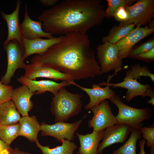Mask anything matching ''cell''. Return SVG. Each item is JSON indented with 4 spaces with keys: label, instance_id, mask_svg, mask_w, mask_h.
I'll return each mask as SVG.
<instances>
[{
    "label": "cell",
    "instance_id": "obj_17",
    "mask_svg": "<svg viewBox=\"0 0 154 154\" xmlns=\"http://www.w3.org/2000/svg\"><path fill=\"white\" fill-rule=\"evenodd\" d=\"M35 94L24 85L13 89L11 100L22 117L28 116L29 112L33 107L31 98Z\"/></svg>",
    "mask_w": 154,
    "mask_h": 154
},
{
    "label": "cell",
    "instance_id": "obj_5",
    "mask_svg": "<svg viewBox=\"0 0 154 154\" xmlns=\"http://www.w3.org/2000/svg\"><path fill=\"white\" fill-rule=\"evenodd\" d=\"M3 47L7 55V67L4 75L1 81L8 85L11 83L16 71L18 69H24L26 64L24 59V49L22 43L13 39L4 42Z\"/></svg>",
    "mask_w": 154,
    "mask_h": 154
},
{
    "label": "cell",
    "instance_id": "obj_8",
    "mask_svg": "<svg viewBox=\"0 0 154 154\" xmlns=\"http://www.w3.org/2000/svg\"><path fill=\"white\" fill-rule=\"evenodd\" d=\"M82 121L80 119L72 123L59 121L52 125L42 122L40 124L41 135L52 137L60 143L65 140L72 141L75 138V133Z\"/></svg>",
    "mask_w": 154,
    "mask_h": 154
},
{
    "label": "cell",
    "instance_id": "obj_24",
    "mask_svg": "<svg viewBox=\"0 0 154 154\" xmlns=\"http://www.w3.org/2000/svg\"><path fill=\"white\" fill-rule=\"evenodd\" d=\"M35 142L42 154H74V151L77 147L74 142L67 140L64 141L61 145L52 148L48 146L42 145L39 142L38 139Z\"/></svg>",
    "mask_w": 154,
    "mask_h": 154
},
{
    "label": "cell",
    "instance_id": "obj_20",
    "mask_svg": "<svg viewBox=\"0 0 154 154\" xmlns=\"http://www.w3.org/2000/svg\"><path fill=\"white\" fill-rule=\"evenodd\" d=\"M22 2L19 0L17 1L16 7L14 11L11 14H7L3 11L1 12L2 17L6 21L8 29V35L4 42L10 40L16 39L22 43V33L19 23V13Z\"/></svg>",
    "mask_w": 154,
    "mask_h": 154
},
{
    "label": "cell",
    "instance_id": "obj_25",
    "mask_svg": "<svg viewBox=\"0 0 154 154\" xmlns=\"http://www.w3.org/2000/svg\"><path fill=\"white\" fill-rule=\"evenodd\" d=\"M128 140L122 146L114 150L113 154H136L137 142L141 135V129L133 128Z\"/></svg>",
    "mask_w": 154,
    "mask_h": 154
},
{
    "label": "cell",
    "instance_id": "obj_15",
    "mask_svg": "<svg viewBox=\"0 0 154 154\" xmlns=\"http://www.w3.org/2000/svg\"><path fill=\"white\" fill-rule=\"evenodd\" d=\"M17 80L22 85L27 86L31 92L36 94H40L49 92L54 96L62 88L71 85L68 81L57 83L49 80H36L29 79L23 76L17 78Z\"/></svg>",
    "mask_w": 154,
    "mask_h": 154
},
{
    "label": "cell",
    "instance_id": "obj_30",
    "mask_svg": "<svg viewBox=\"0 0 154 154\" xmlns=\"http://www.w3.org/2000/svg\"><path fill=\"white\" fill-rule=\"evenodd\" d=\"M13 89L12 86L5 84L0 81V105L11 100Z\"/></svg>",
    "mask_w": 154,
    "mask_h": 154
},
{
    "label": "cell",
    "instance_id": "obj_19",
    "mask_svg": "<svg viewBox=\"0 0 154 154\" xmlns=\"http://www.w3.org/2000/svg\"><path fill=\"white\" fill-rule=\"evenodd\" d=\"M104 131H93L91 133L84 135L76 133L80 143L76 154H98V148L103 139Z\"/></svg>",
    "mask_w": 154,
    "mask_h": 154
},
{
    "label": "cell",
    "instance_id": "obj_23",
    "mask_svg": "<svg viewBox=\"0 0 154 154\" xmlns=\"http://www.w3.org/2000/svg\"><path fill=\"white\" fill-rule=\"evenodd\" d=\"M135 26L134 23L122 26L115 25L109 30L108 35L102 38V42L116 43L125 37Z\"/></svg>",
    "mask_w": 154,
    "mask_h": 154
},
{
    "label": "cell",
    "instance_id": "obj_31",
    "mask_svg": "<svg viewBox=\"0 0 154 154\" xmlns=\"http://www.w3.org/2000/svg\"><path fill=\"white\" fill-rule=\"evenodd\" d=\"M154 47V40L151 39L132 49L128 54L127 57L131 58L134 56L146 52Z\"/></svg>",
    "mask_w": 154,
    "mask_h": 154
},
{
    "label": "cell",
    "instance_id": "obj_16",
    "mask_svg": "<svg viewBox=\"0 0 154 154\" xmlns=\"http://www.w3.org/2000/svg\"><path fill=\"white\" fill-rule=\"evenodd\" d=\"M64 37L61 36L46 39L39 38L29 39L22 36L21 41L24 49V59L33 54L40 55L44 53L52 46L59 42Z\"/></svg>",
    "mask_w": 154,
    "mask_h": 154
},
{
    "label": "cell",
    "instance_id": "obj_3",
    "mask_svg": "<svg viewBox=\"0 0 154 154\" xmlns=\"http://www.w3.org/2000/svg\"><path fill=\"white\" fill-rule=\"evenodd\" d=\"M82 95L74 94L64 88L52 98L51 110L56 122H64L77 115L81 112L82 105Z\"/></svg>",
    "mask_w": 154,
    "mask_h": 154
},
{
    "label": "cell",
    "instance_id": "obj_27",
    "mask_svg": "<svg viewBox=\"0 0 154 154\" xmlns=\"http://www.w3.org/2000/svg\"><path fill=\"white\" fill-rule=\"evenodd\" d=\"M108 6L105 10L104 17L106 18L113 17L116 10L122 6H130L137 0H107Z\"/></svg>",
    "mask_w": 154,
    "mask_h": 154
},
{
    "label": "cell",
    "instance_id": "obj_6",
    "mask_svg": "<svg viewBox=\"0 0 154 154\" xmlns=\"http://www.w3.org/2000/svg\"><path fill=\"white\" fill-rule=\"evenodd\" d=\"M132 5L125 6L128 18L118 25L124 26L134 23L136 27L145 25L154 16V0H139Z\"/></svg>",
    "mask_w": 154,
    "mask_h": 154
},
{
    "label": "cell",
    "instance_id": "obj_1",
    "mask_svg": "<svg viewBox=\"0 0 154 154\" xmlns=\"http://www.w3.org/2000/svg\"><path fill=\"white\" fill-rule=\"evenodd\" d=\"M95 54L86 34L72 32L65 34L44 53L33 57L30 61L50 67L77 80L103 74Z\"/></svg>",
    "mask_w": 154,
    "mask_h": 154
},
{
    "label": "cell",
    "instance_id": "obj_11",
    "mask_svg": "<svg viewBox=\"0 0 154 154\" xmlns=\"http://www.w3.org/2000/svg\"><path fill=\"white\" fill-rule=\"evenodd\" d=\"M154 32V28H150L147 25L133 29L125 37L115 43L118 49L119 58L122 60L127 57L135 44Z\"/></svg>",
    "mask_w": 154,
    "mask_h": 154
},
{
    "label": "cell",
    "instance_id": "obj_36",
    "mask_svg": "<svg viewBox=\"0 0 154 154\" xmlns=\"http://www.w3.org/2000/svg\"><path fill=\"white\" fill-rule=\"evenodd\" d=\"M146 140L143 139L139 141V146L140 148V152L139 154H146L144 150V146Z\"/></svg>",
    "mask_w": 154,
    "mask_h": 154
},
{
    "label": "cell",
    "instance_id": "obj_7",
    "mask_svg": "<svg viewBox=\"0 0 154 154\" xmlns=\"http://www.w3.org/2000/svg\"><path fill=\"white\" fill-rule=\"evenodd\" d=\"M97 57L102 73L114 71V75L123 69L122 61L119 57L118 50L115 44L104 43L96 47Z\"/></svg>",
    "mask_w": 154,
    "mask_h": 154
},
{
    "label": "cell",
    "instance_id": "obj_13",
    "mask_svg": "<svg viewBox=\"0 0 154 154\" xmlns=\"http://www.w3.org/2000/svg\"><path fill=\"white\" fill-rule=\"evenodd\" d=\"M71 85H73L79 88L85 92L90 98L89 102L84 107L86 110H91L105 100L110 99L116 94L110 88V86L104 82L98 84H94L92 88L82 87L76 83L74 80L68 81Z\"/></svg>",
    "mask_w": 154,
    "mask_h": 154
},
{
    "label": "cell",
    "instance_id": "obj_12",
    "mask_svg": "<svg viewBox=\"0 0 154 154\" xmlns=\"http://www.w3.org/2000/svg\"><path fill=\"white\" fill-rule=\"evenodd\" d=\"M133 128L128 125L116 124L105 129L102 141L98 148L97 154H103L105 148L113 144L124 143Z\"/></svg>",
    "mask_w": 154,
    "mask_h": 154
},
{
    "label": "cell",
    "instance_id": "obj_28",
    "mask_svg": "<svg viewBox=\"0 0 154 154\" xmlns=\"http://www.w3.org/2000/svg\"><path fill=\"white\" fill-rule=\"evenodd\" d=\"M133 78L137 80L141 76L149 77L152 81L154 82V74L151 72L146 66L141 67L140 64L137 63L130 66Z\"/></svg>",
    "mask_w": 154,
    "mask_h": 154
},
{
    "label": "cell",
    "instance_id": "obj_32",
    "mask_svg": "<svg viewBox=\"0 0 154 154\" xmlns=\"http://www.w3.org/2000/svg\"><path fill=\"white\" fill-rule=\"evenodd\" d=\"M125 7L122 6L119 7L116 10L113 15V17L120 23L125 21L128 18V14Z\"/></svg>",
    "mask_w": 154,
    "mask_h": 154
},
{
    "label": "cell",
    "instance_id": "obj_10",
    "mask_svg": "<svg viewBox=\"0 0 154 154\" xmlns=\"http://www.w3.org/2000/svg\"><path fill=\"white\" fill-rule=\"evenodd\" d=\"M126 76L122 82L117 83H110V81L113 75L108 76L107 82L104 83L113 88L120 87L125 88L127 91L124 96L125 99L129 101L134 98L138 96H146L147 91L151 88L149 84L143 85L138 82L137 80L133 78L131 70H128L126 72Z\"/></svg>",
    "mask_w": 154,
    "mask_h": 154
},
{
    "label": "cell",
    "instance_id": "obj_21",
    "mask_svg": "<svg viewBox=\"0 0 154 154\" xmlns=\"http://www.w3.org/2000/svg\"><path fill=\"white\" fill-rule=\"evenodd\" d=\"M18 123L19 136H23L29 141L35 142L38 139V134L40 130V125L36 117L34 116L22 117Z\"/></svg>",
    "mask_w": 154,
    "mask_h": 154
},
{
    "label": "cell",
    "instance_id": "obj_22",
    "mask_svg": "<svg viewBox=\"0 0 154 154\" xmlns=\"http://www.w3.org/2000/svg\"><path fill=\"white\" fill-rule=\"evenodd\" d=\"M21 117L20 114L11 100L0 105V123L10 125L19 122Z\"/></svg>",
    "mask_w": 154,
    "mask_h": 154
},
{
    "label": "cell",
    "instance_id": "obj_26",
    "mask_svg": "<svg viewBox=\"0 0 154 154\" xmlns=\"http://www.w3.org/2000/svg\"><path fill=\"white\" fill-rule=\"evenodd\" d=\"M19 123L10 125H1L0 139L10 145L19 136Z\"/></svg>",
    "mask_w": 154,
    "mask_h": 154
},
{
    "label": "cell",
    "instance_id": "obj_2",
    "mask_svg": "<svg viewBox=\"0 0 154 154\" xmlns=\"http://www.w3.org/2000/svg\"><path fill=\"white\" fill-rule=\"evenodd\" d=\"M101 0H66L44 10L38 17L45 32L65 35L75 32L86 34L100 25L105 10Z\"/></svg>",
    "mask_w": 154,
    "mask_h": 154
},
{
    "label": "cell",
    "instance_id": "obj_33",
    "mask_svg": "<svg viewBox=\"0 0 154 154\" xmlns=\"http://www.w3.org/2000/svg\"><path fill=\"white\" fill-rule=\"evenodd\" d=\"M130 58L146 61L153 60L154 59V47L146 52L134 56Z\"/></svg>",
    "mask_w": 154,
    "mask_h": 154
},
{
    "label": "cell",
    "instance_id": "obj_35",
    "mask_svg": "<svg viewBox=\"0 0 154 154\" xmlns=\"http://www.w3.org/2000/svg\"><path fill=\"white\" fill-rule=\"evenodd\" d=\"M39 2L46 7L54 6L59 2L58 0H40Z\"/></svg>",
    "mask_w": 154,
    "mask_h": 154
},
{
    "label": "cell",
    "instance_id": "obj_39",
    "mask_svg": "<svg viewBox=\"0 0 154 154\" xmlns=\"http://www.w3.org/2000/svg\"><path fill=\"white\" fill-rule=\"evenodd\" d=\"M148 104H151L152 105H154V99H151L147 102Z\"/></svg>",
    "mask_w": 154,
    "mask_h": 154
},
{
    "label": "cell",
    "instance_id": "obj_4",
    "mask_svg": "<svg viewBox=\"0 0 154 154\" xmlns=\"http://www.w3.org/2000/svg\"><path fill=\"white\" fill-rule=\"evenodd\" d=\"M110 100L118 109V113L116 116L117 124L127 125L133 128L141 129L142 122L151 118L152 111L149 107L139 109L129 106L116 94Z\"/></svg>",
    "mask_w": 154,
    "mask_h": 154
},
{
    "label": "cell",
    "instance_id": "obj_29",
    "mask_svg": "<svg viewBox=\"0 0 154 154\" xmlns=\"http://www.w3.org/2000/svg\"><path fill=\"white\" fill-rule=\"evenodd\" d=\"M141 131L143 139L147 141V146L150 149V154H154V127H142Z\"/></svg>",
    "mask_w": 154,
    "mask_h": 154
},
{
    "label": "cell",
    "instance_id": "obj_14",
    "mask_svg": "<svg viewBox=\"0 0 154 154\" xmlns=\"http://www.w3.org/2000/svg\"><path fill=\"white\" fill-rule=\"evenodd\" d=\"M23 76L30 80L44 78L55 81L73 80L69 76L42 64L33 63L26 65Z\"/></svg>",
    "mask_w": 154,
    "mask_h": 154
},
{
    "label": "cell",
    "instance_id": "obj_37",
    "mask_svg": "<svg viewBox=\"0 0 154 154\" xmlns=\"http://www.w3.org/2000/svg\"><path fill=\"white\" fill-rule=\"evenodd\" d=\"M11 154H31L28 152H25L20 150L18 148L15 147L13 149Z\"/></svg>",
    "mask_w": 154,
    "mask_h": 154
},
{
    "label": "cell",
    "instance_id": "obj_9",
    "mask_svg": "<svg viewBox=\"0 0 154 154\" xmlns=\"http://www.w3.org/2000/svg\"><path fill=\"white\" fill-rule=\"evenodd\" d=\"M90 110L93 114L88 122L89 127L93 131H100L117 124L116 116L113 114L107 100H105Z\"/></svg>",
    "mask_w": 154,
    "mask_h": 154
},
{
    "label": "cell",
    "instance_id": "obj_34",
    "mask_svg": "<svg viewBox=\"0 0 154 154\" xmlns=\"http://www.w3.org/2000/svg\"><path fill=\"white\" fill-rule=\"evenodd\" d=\"M13 149L0 139V154H11Z\"/></svg>",
    "mask_w": 154,
    "mask_h": 154
},
{
    "label": "cell",
    "instance_id": "obj_38",
    "mask_svg": "<svg viewBox=\"0 0 154 154\" xmlns=\"http://www.w3.org/2000/svg\"><path fill=\"white\" fill-rule=\"evenodd\" d=\"M150 23L149 25L148 26V27L150 28H154V20L152 21H151L150 22Z\"/></svg>",
    "mask_w": 154,
    "mask_h": 154
},
{
    "label": "cell",
    "instance_id": "obj_18",
    "mask_svg": "<svg viewBox=\"0 0 154 154\" xmlns=\"http://www.w3.org/2000/svg\"><path fill=\"white\" fill-rule=\"evenodd\" d=\"M20 26L22 36L27 39L42 37L50 38L54 37L52 34L44 31L40 21L33 20L30 17L27 5L25 6L24 19Z\"/></svg>",
    "mask_w": 154,
    "mask_h": 154
},
{
    "label": "cell",
    "instance_id": "obj_40",
    "mask_svg": "<svg viewBox=\"0 0 154 154\" xmlns=\"http://www.w3.org/2000/svg\"><path fill=\"white\" fill-rule=\"evenodd\" d=\"M1 124H0V126H1Z\"/></svg>",
    "mask_w": 154,
    "mask_h": 154
}]
</instances>
